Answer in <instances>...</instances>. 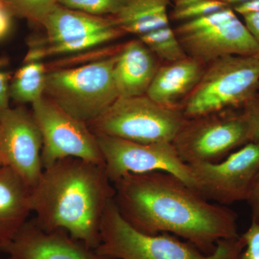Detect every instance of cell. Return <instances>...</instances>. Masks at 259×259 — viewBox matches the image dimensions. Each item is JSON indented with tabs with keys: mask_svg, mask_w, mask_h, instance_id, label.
I'll use <instances>...</instances> for the list:
<instances>
[{
	"mask_svg": "<svg viewBox=\"0 0 259 259\" xmlns=\"http://www.w3.org/2000/svg\"><path fill=\"white\" fill-rule=\"evenodd\" d=\"M112 185L121 215L145 234L173 233L205 254L221 240L240 236L236 212L213 203L168 172L127 174Z\"/></svg>",
	"mask_w": 259,
	"mask_h": 259,
	"instance_id": "obj_1",
	"label": "cell"
},
{
	"mask_svg": "<svg viewBox=\"0 0 259 259\" xmlns=\"http://www.w3.org/2000/svg\"><path fill=\"white\" fill-rule=\"evenodd\" d=\"M114 196L105 165L66 158L44 168L31 189L30 203L42 230L66 232L95 250L104 214Z\"/></svg>",
	"mask_w": 259,
	"mask_h": 259,
	"instance_id": "obj_2",
	"label": "cell"
},
{
	"mask_svg": "<svg viewBox=\"0 0 259 259\" xmlns=\"http://www.w3.org/2000/svg\"><path fill=\"white\" fill-rule=\"evenodd\" d=\"M243 236L221 240L211 254L169 235H148L133 228L110 201L102 219L97 254L108 259H241Z\"/></svg>",
	"mask_w": 259,
	"mask_h": 259,
	"instance_id": "obj_3",
	"label": "cell"
},
{
	"mask_svg": "<svg viewBox=\"0 0 259 259\" xmlns=\"http://www.w3.org/2000/svg\"><path fill=\"white\" fill-rule=\"evenodd\" d=\"M258 90L259 54L224 56L206 65L182 112L190 119L243 107Z\"/></svg>",
	"mask_w": 259,
	"mask_h": 259,
	"instance_id": "obj_4",
	"label": "cell"
},
{
	"mask_svg": "<svg viewBox=\"0 0 259 259\" xmlns=\"http://www.w3.org/2000/svg\"><path fill=\"white\" fill-rule=\"evenodd\" d=\"M117 52L91 64L47 73L44 94L75 118L93 122L119 97L113 77Z\"/></svg>",
	"mask_w": 259,
	"mask_h": 259,
	"instance_id": "obj_5",
	"label": "cell"
},
{
	"mask_svg": "<svg viewBox=\"0 0 259 259\" xmlns=\"http://www.w3.org/2000/svg\"><path fill=\"white\" fill-rule=\"evenodd\" d=\"M185 120L180 109L163 106L145 95L118 97L88 125L95 136L151 144L173 142Z\"/></svg>",
	"mask_w": 259,
	"mask_h": 259,
	"instance_id": "obj_6",
	"label": "cell"
},
{
	"mask_svg": "<svg viewBox=\"0 0 259 259\" xmlns=\"http://www.w3.org/2000/svg\"><path fill=\"white\" fill-rule=\"evenodd\" d=\"M175 31L187 55L205 65L226 56L259 54L258 42L230 6L184 22Z\"/></svg>",
	"mask_w": 259,
	"mask_h": 259,
	"instance_id": "obj_7",
	"label": "cell"
},
{
	"mask_svg": "<svg viewBox=\"0 0 259 259\" xmlns=\"http://www.w3.org/2000/svg\"><path fill=\"white\" fill-rule=\"evenodd\" d=\"M248 143V125L242 112L228 109L185 118L172 144L182 161L194 165L221 161Z\"/></svg>",
	"mask_w": 259,
	"mask_h": 259,
	"instance_id": "obj_8",
	"label": "cell"
},
{
	"mask_svg": "<svg viewBox=\"0 0 259 259\" xmlns=\"http://www.w3.org/2000/svg\"><path fill=\"white\" fill-rule=\"evenodd\" d=\"M32 116L42 137L44 168L66 158L105 165L97 136L86 122L75 118L48 97L32 103Z\"/></svg>",
	"mask_w": 259,
	"mask_h": 259,
	"instance_id": "obj_9",
	"label": "cell"
},
{
	"mask_svg": "<svg viewBox=\"0 0 259 259\" xmlns=\"http://www.w3.org/2000/svg\"><path fill=\"white\" fill-rule=\"evenodd\" d=\"M96 136L112 183L127 174L161 171L175 175L196 190L191 167L182 161L172 143L142 144L110 136Z\"/></svg>",
	"mask_w": 259,
	"mask_h": 259,
	"instance_id": "obj_10",
	"label": "cell"
},
{
	"mask_svg": "<svg viewBox=\"0 0 259 259\" xmlns=\"http://www.w3.org/2000/svg\"><path fill=\"white\" fill-rule=\"evenodd\" d=\"M190 166L196 190L206 199L222 205L247 201L259 171V141L243 145L217 163Z\"/></svg>",
	"mask_w": 259,
	"mask_h": 259,
	"instance_id": "obj_11",
	"label": "cell"
},
{
	"mask_svg": "<svg viewBox=\"0 0 259 259\" xmlns=\"http://www.w3.org/2000/svg\"><path fill=\"white\" fill-rule=\"evenodd\" d=\"M42 148L32 114L21 107L0 110V164L11 168L30 190L44 171Z\"/></svg>",
	"mask_w": 259,
	"mask_h": 259,
	"instance_id": "obj_12",
	"label": "cell"
},
{
	"mask_svg": "<svg viewBox=\"0 0 259 259\" xmlns=\"http://www.w3.org/2000/svg\"><path fill=\"white\" fill-rule=\"evenodd\" d=\"M8 259H108L64 231H44L28 221L5 249Z\"/></svg>",
	"mask_w": 259,
	"mask_h": 259,
	"instance_id": "obj_13",
	"label": "cell"
},
{
	"mask_svg": "<svg viewBox=\"0 0 259 259\" xmlns=\"http://www.w3.org/2000/svg\"><path fill=\"white\" fill-rule=\"evenodd\" d=\"M161 64L139 38L127 42L117 52L113 69L119 97L146 95Z\"/></svg>",
	"mask_w": 259,
	"mask_h": 259,
	"instance_id": "obj_14",
	"label": "cell"
},
{
	"mask_svg": "<svg viewBox=\"0 0 259 259\" xmlns=\"http://www.w3.org/2000/svg\"><path fill=\"white\" fill-rule=\"evenodd\" d=\"M205 66L190 56L161 64L146 95L160 105L182 110L184 102L202 77Z\"/></svg>",
	"mask_w": 259,
	"mask_h": 259,
	"instance_id": "obj_15",
	"label": "cell"
},
{
	"mask_svg": "<svg viewBox=\"0 0 259 259\" xmlns=\"http://www.w3.org/2000/svg\"><path fill=\"white\" fill-rule=\"evenodd\" d=\"M30 190L9 167L0 166V249L5 250L28 222Z\"/></svg>",
	"mask_w": 259,
	"mask_h": 259,
	"instance_id": "obj_16",
	"label": "cell"
},
{
	"mask_svg": "<svg viewBox=\"0 0 259 259\" xmlns=\"http://www.w3.org/2000/svg\"><path fill=\"white\" fill-rule=\"evenodd\" d=\"M47 40L42 45L76 40L97 32L119 27L112 16H97L56 5L42 24Z\"/></svg>",
	"mask_w": 259,
	"mask_h": 259,
	"instance_id": "obj_17",
	"label": "cell"
},
{
	"mask_svg": "<svg viewBox=\"0 0 259 259\" xmlns=\"http://www.w3.org/2000/svg\"><path fill=\"white\" fill-rule=\"evenodd\" d=\"M171 0H125L114 15L124 32L138 37L169 25L168 8Z\"/></svg>",
	"mask_w": 259,
	"mask_h": 259,
	"instance_id": "obj_18",
	"label": "cell"
},
{
	"mask_svg": "<svg viewBox=\"0 0 259 259\" xmlns=\"http://www.w3.org/2000/svg\"><path fill=\"white\" fill-rule=\"evenodd\" d=\"M47 69L40 61L25 63L15 73L10 86V96L18 103H33L44 97Z\"/></svg>",
	"mask_w": 259,
	"mask_h": 259,
	"instance_id": "obj_19",
	"label": "cell"
},
{
	"mask_svg": "<svg viewBox=\"0 0 259 259\" xmlns=\"http://www.w3.org/2000/svg\"><path fill=\"white\" fill-rule=\"evenodd\" d=\"M125 33V32L120 27H115L76 40L49 45H42L40 47L37 46L29 50L24 62L25 64L32 61H39L48 56L74 54L88 50L89 49L102 45L122 36Z\"/></svg>",
	"mask_w": 259,
	"mask_h": 259,
	"instance_id": "obj_20",
	"label": "cell"
},
{
	"mask_svg": "<svg viewBox=\"0 0 259 259\" xmlns=\"http://www.w3.org/2000/svg\"><path fill=\"white\" fill-rule=\"evenodd\" d=\"M139 38L150 49L160 62H174L187 57L178 40L175 29L170 25L153 30Z\"/></svg>",
	"mask_w": 259,
	"mask_h": 259,
	"instance_id": "obj_21",
	"label": "cell"
},
{
	"mask_svg": "<svg viewBox=\"0 0 259 259\" xmlns=\"http://www.w3.org/2000/svg\"><path fill=\"white\" fill-rule=\"evenodd\" d=\"M171 2L173 3L171 18L182 23L228 7L221 0H171Z\"/></svg>",
	"mask_w": 259,
	"mask_h": 259,
	"instance_id": "obj_22",
	"label": "cell"
},
{
	"mask_svg": "<svg viewBox=\"0 0 259 259\" xmlns=\"http://www.w3.org/2000/svg\"><path fill=\"white\" fill-rule=\"evenodd\" d=\"M13 14L42 25L48 15L59 5L58 0H4Z\"/></svg>",
	"mask_w": 259,
	"mask_h": 259,
	"instance_id": "obj_23",
	"label": "cell"
},
{
	"mask_svg": "<svg viewBox=\"0 0 259 259\" xmlns=\"http://www.w3.org/2000/svg\"><path fill=\"white\" fill-rule=\"evenodd\" d=\"M125 0H58L60 5L88 14L114 16Z\"/></svg>",
	"mask_w": 259,
	"mask_h": 259,
	"instance_id": "obj_24",
	"label": "cell"
},
{
	"mask_svg": "<svg viewBox=\"0 0 259 259\" xmlns=\"http://www.w3.org/2000/svg\"><path fill=\"white\" fill-rule=\"evenodd\" d=\"M242 115L248 125V140L259 141V95L248 100L243 107Z\"/></svg>",
	"mask_w": 259,
	"mask_h": 259,
	"instance_id": "obj_25",
	"label": "cell"
},
{
	"mask_svg": "<svg viewBox=\"0 0 259 259\" xmlns=\"http://www.w3.org/2000/svg\"><path fill=\"white\" fill-rule=\"evenodd\" d=\"M242 236L245 245L241 259H259V223H250Z\"/></svg>",
	"mask_w": 259,
	"mask_h": 259,
	"instance_id": "obj_26",
	"label": "cell"
},
{
	"mask_svg": "<svg viewBox=\"0 0 259 259\" xmlns=\"http://www.w3.org/2000/svg\"><path fill=\"white\" fill-rule=\"evenodd\" d=\"M11 79L10 72L0 70V110L10 107V86Z\"/></svg>",
	"mask_w": 259,
	"mask_h": 259,
	"instance_id": "obj_27",
	"label": "cell"
},
{
	"mask_svg": "<svg viewBox=\"0 0 259 259\" xmlns=\"http://www.w3.org/2000/svg\"><path fill=\"white\" fill-rule=\"evenodd\" d=\"M246 202L250 207L251 223H259V171Z\"/></svg>",
	"mask_w": 259,
	"mask_h": 259,
	"instance_id": "obj_28",
	"label": "cell"
},
{
	"mask_svg": "<svg viewBox=\"0 0 259 259\" xmlns=\"http://www.w3.org/2000/svg\"><path fill=\"white\" fill-rule=\"evenodd\" d=\"M11 11L5 4L4 0H0V40L9 33L12 25Z\"/></svg>",
	"mask_w": 259,
	"mask_h": 259,
	"instance_id": "obj_29",
	"label": "cell"
},
{
	"mask_svg": "<svg viewBox=\"0 0 259 259\" xmlns=\"http://www.w3.org/2000/svg\"><path fill=\"white\" fill-rule=\"evenodd\" d=\"M244 24L259 45V13L243 15Z\"/></svg>",
	"mask_w": 259,
	"mask_h": 259,
	"instance_id": "obj_30",
	"label": "cell"
},
{
	"mask_svg": "<svg viewBox=\"0 0 259 259\" xmlns=\"http://www.w3.org/2000/svg\"><path fill=\"white\" fill-rule=\"evenodd\" d=\"M233 10L241 15L259 13V0H250L247 3L233 6Z\"/></svg>",
	"mask_w": 259,
	"mask_h": 259,
	"instance_id": "obj_31",
	"label": "cell"
},
{
	"mask_svg": "<svg viewBox=\"0 0 259 259\" xmlns=\"http://www.w3.org/2000/svg\"><path fill=\"white\" fill-rule=\"evenodd\" d=\"M250 0H223V3H226L227 5L231 7V5L233 6H236V5L242 4V3H247L249 2Z\"/></svg>",
	"mask_w": 259,
	"mask_h": 259,
	"instance_id": "obj_32",
	"label": "cell"
},
{
	"mask_svg": "<svg viewBox=\"0 0 259 259\" xmlns=\"http://www.w3.org/2000/svg\"><path fill=\"white\" fill-rule=\"evenodd\" d=\"M8 63H9V61L7 58H0V70H3V68H5L8 64Z\"/></svg>",
	"mask_w": 259,
	"mask_h": 259,
	"instance_id": "obj_33",
	"label": "cell"
},
{
	"mask_svg": "<svg viewBox=\"0 0 259 259\" xmlns=\"http://www.w3.org/2000/svg\"><path fill=\"white\" fill-rule=\"evenodd\" d=\"M0 166H2V165H1V164H0Z\"/></svg>",
	"mask_w": 259,
	"mask_h": 259,
	"instance_id": "obj_34",
	"label": "cell"
},
{
	"mask_svg": "<svg viewBox=\"0 0 259 259\" xmlns=\"http://www.w3.org/2000/svg\"><path fill=\"white\" fill-rule=\"evenodd\" d=\"M221 1H223V0H221Z\"/></svg>",
	"mask_w": 259,
	"mask_h": 259,
	"instance_id": "obj_35",
	"label": "cell"
}]
</instances>
